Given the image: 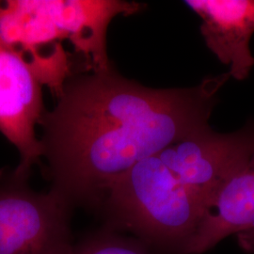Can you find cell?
<instances>
[{"label":"cell","instance_id":"6da1fadb","mask_svg":"<svg viewBox=\"0 0 254 254\" xmlns=\"http://www.w3.org/2000/svg\"><path fill=\"white\" fill-rule=\"evenodd\" d=\"M230 77L154 89L112 68L74 75L40 123L51 190L73 208L98 211L109 187L136 163L210 126Z\"/></svg>","mask_w":254,"mask_h":254},{"label":"cell","instance_id":"7a4b0ae2","mask_svg":"<svg viewBox=\"0 0 254 254\" xmlns=\"http://www.w3.org/2000/svg\"><path fill=\"white\" fill-rule=\"evenodd\" d=\"M136 4L123 0H0V44L20 57L42 85L60 97L78 74L72 55L88 72L111 68L107 31L117 15H132Z\"/></svg>","mask_w":254,"mask_h":254},{"label":"cell","instance_id":"3957f363","mask_svg":"<svg viewBox=\"0 0 254 254\" xmlns=\"http://www.w3.org/2000/svg\"><path fill=\"white\" fill-rule=\"evenodd\" d=\"M207 208L157 153L119 177L97 212L103 227L131 234L151 250L184 254Z\"/></svg>","mask_w":254,"mask_h":254},{"label":"cell","instance_id":"277c9868","mask_svg":"<svg viewBox=\"0 0 254 254\" xmlns=\"http://www.w3.org/2000/svg\"><path fill=\"white\" fill-rule=\"evenodd\" d=\"M73 207L53 190L41 193L14 170L0 171V254H71Z\"/></svg>","mask_w":254,"mask_h":254},{"label":"cell","instance_id":"5b68a950","mask_svg":"<svg viewBox=\"0 0 254 254\" xmlns=\"http://www.w3.org/2000/svg\"><path fill=\"white\" fill-rule=\"evenodd\" d=\"M254 152L252 121L232 133H219L209 126L167 146L158 154L209 207L220 188Z\"/></svg>","mask_w":254,"mask_h":254},{"label":"cell","instance_id":"8992f818","mask_svg":"<svg viewBox=\"0 0 254 254\" xmlns=\"http://www.w3.org/2000/svg\"><path fill=\"white\" fill-rule=\"evenodd\" d=\"M42 86L26 63L0 44V132L20 154L14 172L27 178L43 156L36 136L46 111Z\"/></svg>","mask_w":254,"mask_h":254},{"label":"cell","instance_id":"52a82bcc","mask_svg":"<svg viewBox=\"0 0 254 254\" xmlns=\"http://www.w3.org/2000/svg\"><path fill=\"white\" fill-rule=\"evenodd\" d=\"M201 20L200 33L209 50L230 67L236 80H245L254 66L250 42L254 34V0H188Z\"/></svg>","mask_w":254,"mask_h":254},{"label":"cell","instance_id":"ba28073f","mask_svg":"<svg viewBox=\"0 0 254 254\" xmlns=\"http://www.w3.org/2000/svg\"><path fill=\"white\" fill-rule=\"evenodd\" d=\"M254 229V152L220 188L184 254H200Z\"/></svg>","mask_w":254,"mask_h":254},{"label":"cell","instance_id":"9c48e42d","mask_svg":"<svg viewBox=\"0 0 254 254\" xmlns=\"http://www.w3.org/2000/svg\"><path fill=\"white\" fill-rule=\"evenodd\" d=\"M71 254H154L135 237L102 227L74 243Z\"/></svg>","mask_w":254,"mask_h":254},{"label":"cell","instance_id":"30bf717a","mask_svg":"<svg viewBox=\"0 0 254 254\" xmlns=\"http://www.w3.org/2000/svg\"><path fill=\"white\" fill-rule=\"evenodd\" d=\"M240 243L246 250L254 252V229L249 232L239 234Z\"/></svg>","mask_w":254,"mask_h":254}]
</instances>
